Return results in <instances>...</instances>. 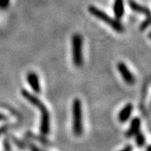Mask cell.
Segmentation results:
<instances>
[{
  "label": "cell",
  "mask_w": 151,
  "mask_h": 151,
  "mask_svg": "<svg viewBox=\"0 0 151 151\" xmlns=\"http://www.w3.org/2000/svg\"><path fill=\"white\" fill-rule=\"evenodd\" d=\"M23 97H24L27 101L33 104L34 106L37 107L41 113V119H40V133L42 135H48L50 130V114L47 108L44 105V103L38 98L37 97L34 96L27 90L23 89L21 92Z\"/></svg>",
  "instance_id": "cell-1"
},
{
  "label": "cell",
  "mask_w": 151,
  "mask_h": 151,
  "mask_svg": "<svg viewBox=\"0 0 151 151\" xmlns=\"http://www.w3.org/2000/svg\"><path fill=\"white\" fill-rule=\"evenodd\" d=\"M81 101L79 98H75L72 103V131L76 137H80L83 134L82 122V108Z\"/></svg>",
  "instance_id": "cell-2"
},
{
  "label": "cell",
  "mask_w": 151,
  "mask_h": 151,
  "mask_svg": "<svg viewBox=\"0 0 151 151\" xmlns=\"http://www.w3.org/2000/svg\"><path fill=\"white\" fill-rule=\"evenodd\" d=\"M83 38L80 34L76 33L71 38V50H72V61L76 67H81L83 65Z\"/></svg>",
  "instance_id": "cell-3"
},
{
  "label": "cell",
  "mask_w": 151,
  "mask_h": 151,
  "mask_svg": "<svg viewBox=\"0 0 151 151\" xmlns=\"http://www.w3.org/2000/svg\"><path fill=\"white\" fill-rule=\"evenodd\" d=\"M88 11H89V13L92 15L95 16L97 19H101L104 23L108 24V25L112 29H113L115 31L119 33L124 31V27H123L122 24L118 21V19H114L113 18H111L105 12H103V10L97 9V7H95V6L93 5H90L88 7Z\"/></svg>",
  "instance_id": "cell-4"
},
{
  "label": "cell",
  "mask_w": 151,
  "mask_h": 151,
  "mask_svg": "<svg viewBox=\"0 0 151 151\" xmlns=\"http://www.w3.org/2000/svg\"><path fill=\"white\" fill-rule=\"evenodd\" d=\"M117 67L124 81L129 85H133L135 82V78L129 69L128 68V66L125 65L124 62H119Z\"/></svg>",
  "instance_id": "cell-5"
},
{
  "label": "cell",
  "mask_w": 151,
  "mask_h": 151,
  "mask_svg": "<svg viewBox=\"0 0 151 151\" xmlns=\"http://www.w3.org/2000/svg\"><path fill=\"white\" fill-rule=\"evenodd\" d=\"M141 127V120L139 118H134L132 119L131 124H130L129 129L127 130L125 133V136L127 138H132L134 137L136 134H138L140 131Z\"/></svg>",
  "instance_id": "cell-6"
},
{
  "label": "cell",
  "mask_w": 151,
  "mask_h": 151,
  "mask_svg": "<svg viewBox=\"0 0 151 151\" xmlns=\"http://www.w3.org/2000/svg\"><path fill=\"white\" fill-rule=\"evenodd\" d=\"M129 7L132 10L145 14L146 16V19H151V11L148 8L139 4L138 3H136L134 0H129Z\"/></svg>",
  "instance_id": "cell-7"
},
{
  "label": "cell",
  "mask_w": 151,
  "mask_h": 151,
  "mask_svg": "<svg viewBox=\"0 0 151 151\" xmlns=\"http://www.w3.org/2000/svg\"><path fill=\"white\" fill-rule=\"evenodd\" d=\"M27 81L34 92H36V93H40V92H41V88H40V85L39 77L36 75V73H35L33 71L29 72L27 75Z\"/></svg>",
  "instance_id": "cell-8"
},
{
  "label": "cell",
  "mask_w": 151,
  "mask_h": 151,
  "mask_svg": "<svg viewBox=\"0 0 151 151\" xmlns=\"http://www.w3.org/2000/svg\"><path fill=\"white\" fill-rule=\"evenodd\" d=\"M133 108L134 107H133L132 103H128L124 106L118 115V119L120 123H125L129 119L132 112H133Z\"/></svg>",
  "instance_id": "cell-9"
},
{
  "label": "cell",
  "mask_w": 151,
  "mask_h": 151,
  "mask_svg": "<svg viewBox=\"0 0 151 151\" xmlns=\"http://www.w3.org/2000/svg\"><path fill=\"white\" fill-rule=\"evenodd\" d=\"M113 13H114V15L118 20L123 18L124 14V0H114Z\"/></svg>",
  "instance_id": "cell-10"
},
{
  "label": "cell",
  "mask_w": 151,
  "mask_h": 151,
  "mask_svg": "<svg viewBox=\"0 0 151 151\" xmlns=\"http://www.w3.org/2000/svg\"><path fill=\"white\" fill-rule=\"evenodd\" d=\"M135 137V141H136V145L137 146H139V147H143V146L145 145V143H146V139H145V136L144 135V134L139 131L138 134H136L134 135Z\"/></svg>",
  "instance_id": "cell-11"
},
{
  "label": "cell",
  "mask_w": 151,
  "mask_h": 151,
  "mask_svg": "<svg viewBox=\"0 0 151 151\" xmlns=\"http://www.w3.org/2000/svg\"><path fill=\"white\" fill-rule=\"evenodd\" d=\"M26 137L29 138V139H36L39 142H40L41 144H43L45 145H50V143L45 138H44L42 136H36V135H34L31 133H26Z\"/></svg>",
  "instance_id": "cell-12"
},
{
  "label": "cell",
  "mask_w": 151,
  "mask_h": 151,
  "mask_svg": "<svg viewBox=\"0 0 151 151\" xmlns=\"http://www.w3.org/2000/svg\"><path fill=\"white\" fill-rule=\"evenodd\" d=\"M12 139H13V140L14 141L15 145H16L19 149H21V150H25V149H27V147H26V144H25V141L19 140V139H16L15 137H12Z\"/></svg>",
  "instance_id": "cell-13"
},
{
  "label": "cell",
  "mask_w": 151,
  "mask_h": 151,
  "mask_svg": "<svg viewBox=\"0 0 151 151\" xmlns=\"http://www.w3.org/2000/svg\"><path fill=\"white\" fill-rule=\"evenodd\" d=\"M25 144H26L27 149H29L30 151H42L41 150H40L39 148H37V146L35 145L33 143L29 142V141L25 140Z\"/></svg>",
  "instance_id": "cell-14"
},
{
  "label": "cell",
  "mask_w": 151,
  "mask_h": 151,
  "mask_svg": "<svg viewBox=\"0 0 151 151\" xmlns=\"http://www.w3.org/2000/svg\"><path fill=\"white\" fill-rule=\"evenodd\" d=\"M9 4V0H0V9H5Z\"/></svg>",
  "instance_id": "cell-15"
},
{
  "label": "cell",
  "mask_w": 151,
  "mask_h": 151,
  "mask_svg": "<svg viewBox=\"0 0 151 151\" xmlns=\"http://www.w3.org/2000/svg\"><path fill=\"white\" fill-rule=\"evenodd\" d=\"M133 150V147L132 145H127L125 148H124V150H122L121 151H132Z\"/></svg>",
  "instance_id": "cell-16"
},
{
  "label": "cell",
  "mask_w": 151,
  "mask_h": 151,
  "mask_svg": "<svg viewBox=\"0 0 151 151\" xmlns=\"http://www.w3.org/2000/svg\"><path fill=\"white\" fill-rule=\"evenodd\" d=\"M8 129V126H3L2 128H0V135L2 134L3 133H4L6 130Z\"/></svg>",
  "instance_id": "cell-17"
},
{
  "label": "cell",
  "mask_w": 151,
  "mask_h": 151,
  "mask_svg": "<svg viewBox=\"0 0 151 151\" xmlns=\"http://www.w3.org/2000/svg\"><path fill=\"white\" fill-rule=\"evenodd\" d=\"M7 119V117H6L4 114L3 113H0V121H3V120H6Z\"/></svg>",
  "instance_id": "cell-18"
},
{
  "label": "cell",
  "mask_w": 151,
  "mask_h": 151,
  "mask_svg": "<svg viewBox=\"0 0 151 151\" xmlns=\"http://www.w3.org/2000/svg\"><path fill=\"white\" fill-rule=\"evenodd\" d=\"M146 151H151V145L148 146V148L146 149Z\"/></svg>",
  "instance_id": "cell-19"
}]
</instances>
